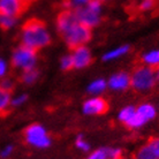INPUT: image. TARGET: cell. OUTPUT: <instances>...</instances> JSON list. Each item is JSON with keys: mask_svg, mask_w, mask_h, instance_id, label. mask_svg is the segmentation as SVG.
I'll return each instance as SVG.
<instances>
[{"mask_svg": "<svg viewBox=\"0 0 159 159\" xmlns=\"http://www.w3.org/2000/svg\"><path fill=\"white\" fill-rule=\"evenodd\" d=\"M157 82L156 70L149 66L137 67L130 75V85L137 91H148Z\"/></svg>", "mask_w": 159, "mask_h": 159, "instance_id": "cell-3", "label": "cell"}, {"mask_svg": "<svg viewBox=\"0 0 159 159\" xmlns=\"http://www.w3.org/2000/svg\"><path fill=\"white\" fill-rule=\"evenodd\" d=\"M100 1H102V0H100Z\"/></svg>", "mask_w": 159, "mask_h": 159, "instance_id": "cell-33", "label": "cell"}, {"mask_svg": "<svg viewBox=\"0 0 159 159\" xmlns=\"http://www.w3.org/2000/svg\"><path fill=\"white\" fill-rule=\"evenodd\" d=\"M11 103H12L11 92L0 88V114L7 111L8 107L11 106Z\"/></svg>", "mask_w": 159, "mask_h": 159, "instance_id": "cell-16", "label": "cell"}, {"mask_svg": "<svg viewBox=\"0 0 159 159\" xmlns=\"http://www.w3.org/2000/svg\"><path fill=\"white\" fill-rule=\"evenodd\" d=\"M74 1V4L79 7V6H82V5H85L89 1V0H73Z\"/></svg>", "mask_w": 159, "mask_h": 159, "instance_id": "cell-30", "label": "cell"}, {"mask_svg": "<svg viewBox=\"0 0 159 159\" xmlns=\"http://www.w3.org/2000/svg\"><path fill=\"white\" fill-rule=\"evenodd\" d=\"M136 113V107L134 106H126L120 110L119 114H118V119L123 122L125 125H127L129 121L131 120V118L135 116Z\"/></svg>", "mask_w": 159, "mask_h": 159, "instance_id": "cell-15", "label": "cell"}, {"mask_svg": "<svg viewBox=\"0 0 159 159\" xmlns=\"http://www.w3.org/2000/svg\"><path fill=\"white\" fill-rule=\"evenodd\" d=\"M75 144H76V148L79 150H81V151H89L90 150V144L88 143V141L84 139V136L82 134L77 135Z\"/></svg>", "mask_w": 159, "mask_h": 159, "instance_id": "cell-20", "label": "cell"}, {"mask_svg": "<svg viewBox=\"0 0 159 159\" xmlns=\"http://www.w3.org/2000/svg\"><path fill=\"white\" fill-rule=\"evenodd\" d=\"M27 100H28V96L25 95V93H21V95H17V96H15L14 98H12L11 105H12V106H21V105H23Z\"/></svg>", "mask_w": 159, "mask_h": 159, "instance_id": "cell-25", "label": "cell"}, {"mask_svg": "<svg viewBox=\"0 0 159 159\" xmlns=\"http://www.w3.org/2000/svg\"><path fill=\"white\" fill-rule=\"evenodd\" d=\"M60 66L64 70H68L73 68V60H72V56L68 54V56H64L60 60Z\"/></svg>", "mask_w": 159, "mask_h": 159, "instance_id": "cell-22", "label": "cell"}, {"mask_svg": "<svg viewBox=\"0 0 159 159\" xmlns=\"http://www.w3.org/2000/svg\"><path fill=\"white\" fill-rule=\"evenodd\" d=\"M142 60L145 66L149 67H158L159 66V50H151V51L144 53Z\"/></svg>", "mask_w": 159, "mask_h": 159, "instance_id": "cell-14", "label": "cell"}, {"mask_svg": "<svg viewBox=\"0 0 159 159\" xmlns=\"http://www.w3.org/2000/svg\"><path fill=\"white\" fill-rule=\"evenodd\" d=\"M156 5V0H141L139 4V8L141 11H150L152 8L155 7Z\"/></svg>", "mask_w": 159, "mask_h": 159, "instance_id": "cell-24", "label": "cell"}, {"mask_svg": "<svg viewBox=\"0 0 159 159\" xmlns=\"http://www.w3.org/2000/svg\"><path fill=\"white\" fill-rule=\"evenodd\" d=\"M107 159H121L122 158V151L119 148H105Z\"/></svg>", "mask_w": 159, "mask_h": 159, "instance_id": "cell-21", "label": "cell"}, {"mask_svg": "<svg viewBox=\"0 0 159 159\" xmlns=\"http://www.w3.org/2000/svg\"><path fill=\"white\" fill-rule=\"evenodd\" d=\"M136 113L139 114V116L143 120L144 122L147 123L148 121H150L155 118L156 114H157V110L152 104L144 103L136 107Z\"/></svg>", "mask_w": 159, "mask_h": 159, "instance_id": "cell-11", "label": "cell"}, {"mask_svg": "<svg viewBox=\"0 0 159 159\" xmlns=\"http://www.w3.org/2000/svg\"><path fill=\"white\" fill-rule=\"evenodd\" d=\"M0 88L6 90V91L11 92V90L14 88V82H13L11 79H7V77H6V79H2V81L0 82Z\"/></svg>", "mask_w": 159, "mask_h": 159, "instance_id": "cell-26", "label": "cell"}, {"mask_svg": "<svg viewBox=\"0 0 159 159\" xmlns=\"http://www.w3.org/2000/svg\"><path fill=\"white\" fill-rule=\"evenodd\" d=\"M87 159H107L106 156V150L105 149H98L92 151L90 155L88 156Z\"/></svg>", "mask_w": 159, "mask_h": 159, "instance_id": "cell-23", "label": "cell"}, {"mask_svg": "<svg viewBox=\"0 0 159 159\" xmlns=\"http://www.w3.org/2000/svg\"><path fill=\"white\" fill-rule=\"evenodd\" d=\"M107 110V103L102 97L93 96L91 98L87 99L83 103L82 111L87 116H99L105 113Z\"/></svg>", "mask_w": 159, "mask_h": 159, "instance_id": "cell-8", "label": "cell"}, {"mask_svg": "<svg viewBox=\"0 0 159 159\" xmlns=\"http://www.w3.org/2000/svg\"><path fill=\"white\" fill-rule=\"evenodd\" d=\"M12 64L14 67L19 68L23 72L29 70V69H34L37 65L36 51L27 48L24 45H21L13 52Z\"/></svg>", "mask_w": 159, "mask_h": 159, "instance_id": "cell-5", "label": "cell"}, {"mask_svg": "<svg viewBox=\"0 0 159 159\" xmlns=\"http://www.w3.org/2000/svg\"><path fill=\"white\" fill-rule=\"evenodd\" d=\"M16 17L15 16H9V15H0V27L5 30L12 29L15 27L16 24Z\"/></svg>", "mask_w": 159, "mask_h": 159, "instance_id": "cell-18", "label": "cell"}, {"mask_svg": "<svg viewBox=\"0 0 159 159\" xmlns=\"http://www.w3.org/2000/svg\"><path fill=\"white\" fill-rule=\"evenodd\" d=\"M27 2L24 0H0V15L17 16L24 9Z\"/></svg>", "mask_w": 159, "mask_h": 159, "instance_id": "cell-9", "label": "cell"}, {"mask_svg": "<svg viewBox=\"0 0 159 159\" xmlns=\"http://www.w3.org/2000/svg\"><path fill=\"white\" fill-rule=\"evenodd\" d=\"M39 77V73L36 70V68L34 69H29V70H24L23 74H22V82L25 84H34Z\"/></svg>", "mask_w": 159, "mask_h": 159, "instance_id": "cell-17", "label": "cell"}, {"mask_svg": "<svg viewBox=\"0 0 159 159\" xmlns=\"http://www.w3.org/2000/svg\"><path fill=\"white\" fill-rule=\"evenodd\" d=\"M102 1L89 0L85 5L79 6L74 9L77 20L88 28H93L102 20Z\"/></svg>", "mask_w": 159, "mask_h": 159, "instance_id": "cell-2", "label": "cell"}, {"mask_svg": "<svg viewBox=\"0 0 159 159\" xmlns=\"http://www.w3.org/2000/svg\"><path fill=\"white\" fill-rule=\"evenodd\" d=\"M129 51V46L128 45H121L116 48H112L110 51H107L103 56L104 61H113V60L120 59L121 57L126 56Z\"/></svg>", "mask_w": 159, "mask_h": 159, "instance_id": "cell-12", "label": "cell"}, {"mask_svg": "<svg viewBox=\"0 0 159 159\" xmlns=\"http://www.w3.org/2000/svg\"><path fill=\"white\" fill-rule=\"evenodd\" d=\"M136 159H158L155 156V153L152 152V150L150 149V147L145 144L144 147H142L139 150L137 155H136Z\"/></svg>", "mask_w": 159, "mask_h": 159, "instance_id": "cell-19", "label": "cell"}, {"mask_svg": "<svg viewBox=\"0 0 159 159\" xmlns=\"http://www.w3.org/2000/svg\"><path fill=\"white\" fill-rule=\"evenodd\" d=\"M130 87V75L126 72H119L110 76L107 88L114 91H122Z\"/></svg>", "mask_w": 159, "mask_h": 159, "instance_id": "cell-10", "label": "cell"}, {"mask_svg": "<svg viewBox=\"0 0 159 159\" xmlns=\"http://www.w3.org/2000/svg\"><path fill=\"white\" fill-rule=\"evenodd\" d=\"M70 56L73 60V68H76V69L88 67L92 61L91 52L87 48V45H81V46L74 48Z\"/></svg>", "mask_w": 159, "mask_h": 159, "instance_id": "cell-7", "label": "cell"}, {"mask_svg": "<svg viewBox=\"0 0 159 159\" xmlns=\"http://www.w3.org/2000/svg\"><path fill=\"white\" fill-rule=\"evenodd\" d=\"M148 145L150 147V149L152 150V152L155 153V156L159 159V139H155L150 141Z\"/></svg>", "mask_w": 159, "mask_h": 159, "instance_id": "cell-27", "label": "cell"}, {"mask_svg": "<svg viewBox=\"0 0 159 159\" xmlns=\"http://www.w3.org/2000/svg\"><path fill=\"white\" fill-rule=\"evenodd\" d=\"M30 1H31V0H25V2H27V4H28V2H30Z\"/></svg>", "mask_w": 159, "mask_h": 159, "instance_id": "cell-32", "label": "cell"}, {"mask_svg": "<svg viewBox=\"0 0 159 159\" xmlns=\"http://www.w3.org/2000/svg\"><path fill=\"white\" fill-rule=\"evenodd\" d=\"M107 88V81L104 79H96L91 81L88 85V92L93 96H98L103 93Z\"/></svg>", "mask_w": 159, "mask_h": 159, "instance_id": "cell-13", "label": "cell"}, {"mask_svg": "<svg viewBox=\"0 0 159 159\" xmlns=\"http://www.w3.org/2000/svg\"><path fill=\"white\" fill-rule=\"evenodd\" d=\"M12 152H13V145H6V147L1 150L0 156H1V158H8L9 156L12 155Z\"/></svg>", "mask_w": 159, "mask_h": 159, "instance_id": "cell-29", "label": "cell"}, {"mask_svg": "<svg viewBox=\"0 0 159 159\" xmlns=\"http://www.w3.org/2000/svg\"><path fill=\"white\" fill-rule=\"evenodd\" d=\"M65 42L70 46V48H76L85 44L91 38V29L85 27L80 21L72 24L67 30H65L62 34Z\"/></svg>", "mask_w": 159, "mask_h": 159, "instance_id": "cell-4", "label": "cell"}, {"mask_svg": "<svg viewBox=\"0 0 159 159\" xmlns=\"http://www.w3.org/2000/svg\"><path fill=\"white\" fill-rule=\"evenodd\" d=\"M24 136L28 144L37 149H46L51 145V139L48 134V130L39 123L30 125L25 129Z\"/></svg>", "mask_w": 159, "mask_h": 159, "instance_id": "cell-6", "label": "cell"}, {"mask_svg": "<svg viewBox=\"0 0 159 159\" xmlns=\"http://www.w3.org/2000/svg\"><path fill=\"white\" fill-rule=\"evenodd\" d=\"M156 79H157V82H159V66L156 69Z\"/></svg>", "mask_w": 159, "mask_h": 159, "instance_id": "cell-31", "label": "cell"}, {"mask_svg": "<svg viewBox=\"0 0 159 159\" xmlns=\"http://www.w3.org/2000/svg\"><path fill=\"white\" fill-rule=\"evenodd\" d=\"M21 42L22 45L37 51L50 44L51 34L43 22L38 20H30L22 28Z\"/></svg>", "mask_w": 159, "mask_h": 159, "instance_id": "cell-1", "label": "cell"}, {"mask_svg": "<svg viewBox=\"0 0 159 159\" xmlns=\"http://www.w3.org/2000/svg\"><path fill=\"white\" fill-rule=\"evenodd\" d=\"M8 72V64L7 61L2 58H0V77H4Z\"/></svg>", "mask_w": 159, "mask_h": 159, "instance_id": "cell-28", "label": "cell"}]
</instances>
